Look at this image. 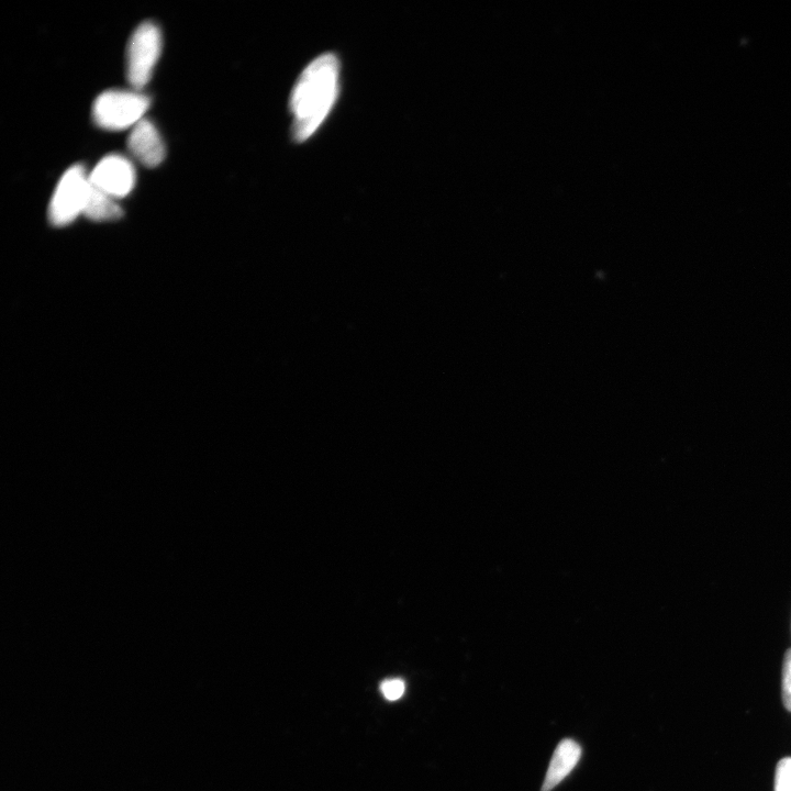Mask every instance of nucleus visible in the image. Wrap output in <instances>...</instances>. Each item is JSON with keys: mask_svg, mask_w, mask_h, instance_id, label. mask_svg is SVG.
Segmentation results:
<instances>
[{"mask_svg": "<svg viewBox=\"0 0 791 791\" xmlns=\"http://www.w3.org/2000/svg\"><path fill=\"white\" fill-rule=\"evenodd\" d=\"M339 74L336 55L323 54L300 75L291 103L296 141L313 136L329 115L338 97Z\"/></svg>", "mask_w": 791, "mask_h": 791, "instance_id": "f257e3e1", "label": "nucleus"}, {"mask_svg": "<svg viewBox=\"0 0 791 791\" xmlns=\"http://www.w3.org/2000/svg\"><path fill=\"white\" fill-rule=\"evenodd\" d=\"M150 99L138 92L107 91L93 105L95 124L109 131L135 127L147 113Z\"/></svg>", "mask_w": 791, "mask_h": 791, "instance_id": "f03ea898", "label": "nucleus"}, {"mask_svg": "<svg viewBox=\"0 0 791 791\" xmlns=\"http://www.w3.org/2000/svg\"><path fill=\"white\" fill-rule=\"evenodd\" d=\"M92 184L84 166L75 165L65 172L53 194L49 220L55 227H65L84 214Z\"/></svg>", "mask_w": 791, "mask_h": 791, "instance_id": "7ed1b4c3", "label": "nucleus"}, {"mask_svg": "<svg viewBox=\"0 0 791 791\" xmlns=\"http://www.w3.org/2000/svg\"><path fill=\"white\" fill-rule=\"evenodd\" d=\"M162 51V33L151 21L141 24L128 43L127 79L136 89L148 85Z\"/></svg>", "mask_w": 791, "mask_h": 791, "instance_id": "20e7f679", "label": "nucleus"}, {"mask_svg": "<svg viewBox=\"0 0 791 791\" xmlns=\"http://www.w3.org/2000/svg\"><path fill=\"white\" fill-rule=\"evenodd\" d=\"M91 184L113 198L128 196L136 184V171L132 163L121 155H109L100 161L89 174Z\"/></svg>", "mask_w": 791, "mask_h": 791, "instance_id": "39448f33", "label": "nucleus"}, {"mask_svg": "<svg viewBox=\"0 0 791 791\" xmlns=\"http://www.w3.org/2000/svg\"><path fill=\"white\" fill-rule=\"evenodd\" d=\"M128 148L138 161L147 167L159 166L165 159V146L157 128L147 119H142L132 128Z\"/></svg>", "mask_w": 791, "mask_h": 791, "instance_id": "423d86ee", "label": "nucleus"}, {"mask_svg": "<svg viewBox=\"0 0 791 791\" xmlns=\"http://www.w3.org/2000/svg\"><path fill=\"white\" fill-rule=\"evenodd\" d=\"M583 755L582 745L573 739H564L553 753L541 791H552L570 776Z\"/></svg>", "mask_w": 791, "mask_h": 791, "instance_id": "0eeeda50", "label": "nucleus"}, {"mask_svg": "<svg viewBox=\"0 0 791 791\" xmlns=\"http://www.w3.org/2000/svg\"><path fill=\"white\" fill-rule=\"evenodd\" d=\"M83 215L93 221H114L124 216V210L115 202V198L92 185Z\"/></svg>", "mask_w": 791, "mask_h": 791, "instance_id": "6e6552de", "label": "nucleus"}, {"mask_svg": "<svg viewBox=\"0 0 791 791\" xmlns=\"http://www.w3.org/2000/svg\"><path fill=\"white\" fill-rule=\"evenodd\" d=\"M775 791H791V757H786L777 764Z\"/></svg>", "mask_w": 791, "mask_h": 791, "instance_id": "1a4fd4ad", "label": "nucleus"}, {"mask_svg": "<svg viewBox=\"0 0 791 791\" xmlns=\"http://www.w3.org/2000/svg\"><path fill=\"white\" fill-rule=\"evenodd\" d=\"M405 690L406 686L403 679H386V681L381 684V692L383 696L389 701H396L403 697Z\"/></svg>", "mask_w": 791, "mask_h": 791, "instance_id": "9d476101", "label": "nucleus"}, {"mask_svg": "<svg viewBox=\"0 0 791 791\" xmlns=\"http://www.w3.org/2000/svg\"><path fill=\"white\" fill-rule=\"evenodd\" d=\"M783 701L788 711H791V650L785 655L783 668Z\"/></svg>", "mask_w": 791, "mask_h": 791, "instance_id": "9b49d317", "label": "nucleus"}]
</instances>
